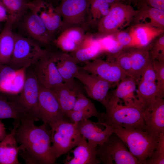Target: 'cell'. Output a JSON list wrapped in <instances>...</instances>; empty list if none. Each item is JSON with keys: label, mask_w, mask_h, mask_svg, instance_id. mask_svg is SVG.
Here are the masks:
<instances>
[{"label": "cell", "mask_w": 164, "mask_h": 164, "mask_svg": "<svg viewBox=\"0 0 164 164\" xmlns=\"http://www.w3.org/2000/svg\"><path fill=\"white\" fill-rule=\"evenodd\" d=\"M25 116L15 133L19 155L27 164H53L56 158L52 148L51 131L44 124L37 126Z\"/></svg>", "instance_id": "6da1fadb"}, {"label": "cell", "mask_w": 164, "mask_h": 164, "mask_svg": "<svg viewBox=\"0 0 164 164\" xmlns=\"http://www.w3.org/2000/svg\"><path fill=\"white\" fill-rule=\"evenodd\" d=\"M120 99L109 94L104 105L106 113L104 122L109 126L145 130L144 113L146 107L142 103L125 104Z\"/></svg>", "instance_id": "7a4b0ae2"}, {"label": "cell", "mask_w": 164, "mask_h": 164, "mask_svg": "<svg viewBox=\"0 0 164 164\" xmlns=\"http://www.w3.org/2000/svg\"><path fill=\"white\" fill-rule=\"evenodd\" d=\"M111 127L114 133L121 139L139 164H145L156 147L158 138L141 129L126 128L119 126Z\"/></svg>", "instance_id": "3957f363"}, {"label": "cell", "mask_w": 164, "mask_h": 164, "mask_svg": "<svg viewBox=\"0 0 164 164\" xmlns=\"http://www.w3.org/2000/svg\"><path fill=\"white\" fill-rule=\"evenodd\" d=\"M50 127L52 148L56 158L74 148L82 138L77 124L68 119L60 121Z\"/></svg>", "instance_id": "277c9868"}, {"label": "cell", "mask_w": 164, "mask_h": 164, "mask_svg": "<svg viewBox=\"0 0 164 164\" xmlns=\"http://www.w3.org/2000/svg\"><path fill=\"white\" fill-rule=\"evenodd\" d=\"M14 50L8 65L15 69L28 68L46 55L48 51L29 37L15 33Z\"/></svg>", "instance_id": "5b68a950"}, {"label": "cell", "mask_w": 164, "mask_h": 164, "mask_svg": "<svg viewBox=\"0 0 164 164\" xmlns=\"http://www.w3.org/2000/svg\"><path fill=\"white\" fill-rule=\"evenodd\" d=\"M136 12L129 4L117 2L110 5L108 13L97 25L98 32L102 36L115 33L131 23Z\"/></svg>", "instance_id": "8992f818"}, {"label": "cell", "mask_w": 164, "mask_h": 164, "mask_svg": "<svg viewBox=\"0 0 164 164\" xmlns=\"http://www.w3.org/2000/svg\"><path fill=\"white\" fill-rule=\"evenodd\" d=\"M127 76L133 78L137 83L142 71L151 60L149 45L132 46L124 48L113 58Z\"/></svg>", "instance_id": "52a82bcc"}, {"label": "cell", "mask_w": 164, "mask_h": 164, "mask_svg": "<svg viewBox=\"0 0 164 164\" xmlns=\"http://www.w3.org/2000/svg\"><path fill=\"white\" fill-rule=\"evenodd\" d=\"M97 158L104 164H139L121 139L112 134L102 144L97 147Z\"/></svg>", "instance_id": "ba28073f"}, {"label": "cell", "mask_w": 164, "mask_h": 164, "mask_svg": "<svg viewBox=\"0 0 164 164\" xmlns=\"http://www.w3.org/2000/svg\"><path fill=\"white\" fill-rule=\"evenodd\" d=\"M39 85L34 70H26L23 88L19 95L14 98L25 115L34 122L39 120L38 111Z\"/></svg>", "instance_id": "9c48e42d"}, {"label": "cell", "mask_w": 164, "mask_h": 164, "mask_svg": "<svg viewBox=\"0 0 164 164\" xmlns=\"http://www.w3.org/2000/svg\"><path fill=\"white\" fill-rule=\"evenodd\" d=\"M91 0H61L56 7L62 20L63 30L82 26L88 21Z\"/></svg>", "instance_id": "30bf717a"}, {"label": "cell", "mask_w": 164, "mask_h": 164, "mask_svg": "<svg viewBox=\"0 0 164 164\" xmlns=\"http://www.w3.org/2000/svg\"><path fill=\"white\" fill-rule=\"evenodd\" d=\"M38 111L39 120L46 125L48 124L50 126L60 121L67 119L52 91L40 84Z\"/></svg>", "instance_id": "8fae6325"}, {"label": "cell", "mask_w": 164, "mask_h": 164, "mask_svg": "<svg viewBox=\"0 0 164 164\" xmlns=\"http://www.w3.org/2000/svg\"><path fill=\"white\" fill-rule=\"evenodd\" d=\"M27 8L39 17L53 40L63 30L61 15L52 4L43 0H32L28 2Z\"/></svg>", "instance_id": "7c38bea8"}, {"label": "cell", "mask_w": 164, "mask_h": 164, "mask_svg": "<svg viewBox=\"0 0 164 164\" xmlns=\"http://www.w3.org/2000/svg\"><path fill=\"white\" fill-rule=\"evenodd\" d=\"M81 68L112 84H117L127 76L114 59L108 57L106 60L96 58L85 63Z\"/></svg>", "instance_id": "4fadbf2b"}, {"label": "cell", "mask_w": 164, "mask_h": 164, "mask_svg": "<svg viewBox=\"0 0 164 164\" xmlns=\"http://www.w3.org/2000/svg\"><path fill=\"white\" fill-rule=\"evenodd\" d=\"M17 24L28 37L38 43L47 45L53 40L41 19L30 10H27Z\"/></svg>", "instance_id": "5bb4252c"}, {"label": "cell", "mask_w": 164, "mask_h": 164, "mask_svg": "<svg viewBox=\"0 0 164 164\" xmlns=\"http://www.w3.org/2000/svg\"><path fill=\"white\" fill-rule=\"evenodd\" d=\"M136 93L146 108L149 107L157 98H164L158 92L155 73L151 60L142 71L137 83Z\"/></svg>", "instance_id": "9a60e30c"}, {"label": "cell", "mask_w": 164, "mask_h": 164, "mask_svg": "<svg viewBox=\"0 0 164 164\" xmlns=\"http://www.w3.org/2000/svg\"><path fill=\"white\" fill-rule=\"evenodd\" d=\"M75 78L83 84L88 97L103 105L112 84L79 67Z\"/></svg>", "instance_id": "2e32d148"}, {"label": "cell", "mask_w": 164, "mask_h": 164, "mask_svg": "<svg viewBox=\"0 0 164 164\" xmlns=\"http://www.w3.org/2000/svg\"><path fill=\"white\" fill-rule=\"evenodd\" d=\"M34 70L39 84L51 89L64 82L55 63L48 53L34 64Z\"/></svg>", "instance_id": "e0dca14e"}, {"label": "cell", "mask_w": 164, "mask_h": 164, "mask_svg": "<svg viewBox=\"0 0 164 164\" xmlns=\"http://www.w3.org/2000/svg\"><path fill=\"white\" fill-rule=\"evenodd\" d=\"M77 125L82 136L90 145L95 147L103 143L114 133L112 128L104 122H94L87 119L79 122Z\"/></svg>", "instance_id": "ac0fdd59"}, {"label": "cell", "mask_w": 164, "mask_h": 164, "mask_svg": "<svg viewBox=\"0 0 164 164\" xmlns=\"http://www.w3.org/2000/svg\"><path fill=\"white\" fill-rule=\"evenodd\" d=\"M159 97L144 113L145 130L153 137L158 138L164 132V100Z\"/></svg>", "instance_id": "d6986e66"}, {"label": "cell", "mask_w": 164, "mask_h": 164, "mask_svg": "<svg viewBox=\"0 0 164 164\" xmlns=\"http://www.w3.org/2000/svg\"><path fill=\"white\" fill-rule=\"evenodd\" d=\"M97 147L90 145L86 138L82 136L75 148L66 154L63 163L64 164H99L100 162L97 158Z\"/></svg>", "instance_id": "ffe728a7"}, {"label": "cell", "mask_w": 164, "mask_h": 164, "mask_svg": "<svg viewBox=\"0 0 164 164\" xmlns=\"http://www.w3.org/2000/svg\"><path fill=\"white\" fill-rule=\"evenodd\" d=\"M136 12L132 22L134 25L145 24L151 26L164 30V11L151 7L138 1Z\"/></svg>", "instance_id": "44dd1931"}, {"label": "cell", "mask_w": 164, "mask_h": 164, "mask_svg": "<svg viewBox=\"0 0 164 164\" xmlns=\"http://www.w3.org/2000/svg\"><path fill=\"white\" fill-rule=\"evenodd\" d=\"M50 89L56 97L63 113L66 117L67 114L73 109L78 94L81 91L79 87L74 80L64 82Z\"/></svg>", "instance_id": "7402d4cb"}, {"label": "cell", "mask_w": 164, "mask_h": 164, "mask_svg": "<svg viewBox=\"0 0 164 164\" xmlns=\"http://www.w3.org/2000/svg\"><path fill=\"white\" fill-rule=\"evenodd\" d=\"M20 121L14 120L13 127L0 142V164H20L18 159L19 146L15 138L16 130Z\"/></svg>", "instance_id": "603a6c76"}, {"label": "cell", "mask_w": 164, "mask_h": 164, "mask_svg": "<svg viewBox=\"0 0 164 164\" xmlns=\"http://www.w3.org/2000/svg\"><path fill=\"white\" fill-rule=\"evenodd\" d=\"M50 55L63 82L74 80L79 67L72 56L60 52L50 53Z\"/></svg>", "instance_id": "cb8c5ba5"}, {"label": "cell", "mask_w": 164, "mask_h": 164, "mask_svg": "<svg viewBox=\"0 0 164 164\" xmlns=\"http://www.w3.org/2000/svg\"><path fill=\"white\" fill-rule=\"evenodd\" d=\"M132 39L139 47L148 46L156 37L164 33V30L151 26L145 24L134 25L129 31Z\"/></svg>", "instance_id": "d4e9b609"}, {"label": "cell", "mask_w": 164, "mask_h": 164, "mask_svg": "<svg viewBox=\"0 0 164 164\" xmlns=\"http://www.w3.org/2000/svg\"><path fill=\"white\" fill-rule=\"evenodd\" d=\"M137 82L132 77L126 76L117 84L111 93L114 96L122 100L125 104H133L143 103L135 94Z\"/></svg>", "instance_id": "484cf974"}, {"label": "cell", "mask_w": 164, "mask_h": 164, "mask_svg": "<svg viewBox=\"0 0 164 164\" xmlns=\"http://www.w3.org/2000/svg\"><path fill=\"white\" fill-rule=\"evenodd\" d=\"M13 26L8 21H6L0 33V64H8L12 55L15 42Z\"/></svg>", "instance_id": "4316f807"}, {"label": "cell", "mask_w": 164, "mask_h": 164, "mask_svg": "<svg viewBox=\"0 0 164 164\" xmlns=\"http://www.w3.org/2000/svg\"><path fill=\"white\" fill-rule=\"evenodd\" d=\"M101 51V48L98 39L91 38L87 43L85 39L81 47L72 52L70 55L77 63H84L93 60Z\"/></svg>", "instance_id": "83f0119b"}, {"label": "cell", "mask_w": 164, "mask_h": 164, "mask_svg": "<svg viewBox=\"0 0 164 164\" xmlns=\"http://www.w3.org/2000/svg\"><path fill=\"white\" fill-rule=\"evenodd\" d=\"M9 15L8 21L13 26L17 24L28 10L27 0H0Z\"/></svg>", "instance_id": "f1b7e54d"}, {"label": "cell", "mask_w": 164, "mask_h": 164, "mask_svg": "<svg viewBox=\"0 0 164 164\" xmlns=\"http://www.w3.org/2000/svg\"><path fill=\"white\" fill-rule=\"evenodd\" d=\"M25 115L17 103L13 99L0 97V119L12 118L21 121Z\"/></svg>", "instance_id": "f546056e"}, {"label": "cell", "mask_w": 164, "mask_h": 164, "mask_svg": "<svg viewBox=\"0 0 164 164\" xmlns=\"http://www.w3.org/2000/svg\"><path fill=\"white\" fill-rule=\"evenodd\" d=\"M72 110L81 111L91 114L97 118L98 121L104 122L105 113L100 112L97 110L94 104L81 92L78 94L77 100Z\"/></svg>", "instance_id": "4dcf8cb0"}, {"label": "cell", "mask_w": 164, "mask_h": 164, "mask_svg": "<svg viewBox=\"0 0 164 164\" xmlns=\"http://www.w3.org/2000/svg\"><path fill=\"white\" fill-rule=\"evenodd\" d=\"M110 5L106 0H91L88 21L97 25L99 21L108 13Z\"/></svg>", "instance_id": "1f68e13d"}, {"label": "cell", "mask_w": 164, "mask_h": 164, "mask_svg": "<svg viewBox=\"0 0 164 164\" xmlns=\"http://www.w3.org/2000/svg\"><path fill=\"white\" fill-rule=\"evenodd\" d=\"M149 53L151 61H164V33L156 37L149 45Z\"/></svg>", "instance_id": "d6a6232c"}, {"label": "cell", "mask_w": 164, "mask_h": 164, "mask_svg": "<svg viewBox=\"0 0 164 164\" xmlns=\"http://www.w3.org/2000/svg\"><path fill=\"white\" fill-rule=\"evenodd\" d=\"M164 164V132L159 135L156 147L145 164Z\"/></svg>", "instance_id": "836d02e7"}, {"label": "cell", "mask_w": 164, "mask_h": 164, "mask_svg": "<svg viewBox=\"0 0 164 164\" xmlns=\"http://www.w3.org/2000/svg\"><path fill=\"white\" fill-rule=\"evenodd\" d=\"M155 71L156 84L159 94L164 97V61L158 60L151 61Z\"/></svg>", "instance_id": "e575fe53"}, {"label": "cell", "mask_w": 164, "mask_h": 164, "mask_svg": "<svg viewBox=\"0 0 164 164\" xmlns=\"http://www.w3.org/2000/svg\"><path fill=\"white\" fill-rule=\"evenodd\" d=\"M112 35L124 48L130 47L132 44V37L128 31L121 30Z\"/></svg>", "instance_id": "d590c367"}, {"label": "cell", "mask_w": 164, "mask_h": 164, "mask_svg": "<svg viewBox=\"0 0 164 164\" xmlns=\"http://www.w3.org/2000/svg\"><path fill=\"white\" fill-rule=\"evenodd\" d=\"M138 1L143 2L152 7L164 11V0H137L135 5Z\"/></svg>", "instance_id": "8d00e7d4"}, {"label": "cell", "mask_w": 164, "mask_h": 164, "mask_svg": "<svg viewBox=\"0 0 164 164\" xmlns=\"http://www.w3.org/2000/svg\"><path fill=\"white\" fill-rule=\"evenodd\" d=\"M9 19L8 12L2 4L0 1V22L7 21Z\"/></svg>", "instance_id": "74e56055"}, {"label": "cell", "mask_w": 164, "mask_h": 164, "mask_svg": "<svg viewBox=\"0 0 164 164\" xmlns=\"http://www.w3.org/2000/svg\"><path fill=\"white\" fill-rule=\"evenodd\" d=\"M6 135L5 125L0 120V142L4 138Z\"/></svg>", "instance_id": "f35d334b"}, {"label": "cell", "mask_w": 164, "mask_h": 164, "mask_svg": "<svg viewBox=\"0 0 164 164\" xmlns=\"http://www.w3.org/2000/svg\"><path fill=\"white\" fill-rule=\"evenodd\" d=\"M48 3L52 4L54 6L56 7L61 0H43Z\"/></svg>", "instance_id": "ab89813d"}, {"label": "cell", "mask_w": 164, "mask_h": 164, "mask_svg": "<svg viewBox=\"0 0 164 164\" xmlns=\"http://www.w3.org/2000/svg\"><path fill=\"white\" fill-rule=\"evenodd\" d=\"M106 1L109 3L110 5L111 4L117 2L124 3L126 2L127 0H106Z\"/></svg>", "instance_id": "60d3db41"}, {"label": "cell", "mask_w": 164, "mask_h": 164, "mask_svg": "<svg viewBox=\"0 0 164 164\" xmlns=\"http://www.w3.org/2000/svg\"><path fill=\"white\" fill-rule=\"evenodd\" d=\"M136 1L137 0H127L126 2H127L126 3L131 5V3H134V4H135Z\"/></svg>", "instance_id": "b9f144b4"}, {"label": "cell", "mask_w": 164, "mask_h": 164, "mask_svg": "<svg viewBox=\"0 0 164 164\" xmlns=\"http://www.w3.org/2000/svg\"><path fill=\"white\" fill-rule=\"evenodd\" d=\"M31 0H29V1H31Z\"/></svg>", "instance_id": "7bdbcfd3"}]
</instances>
